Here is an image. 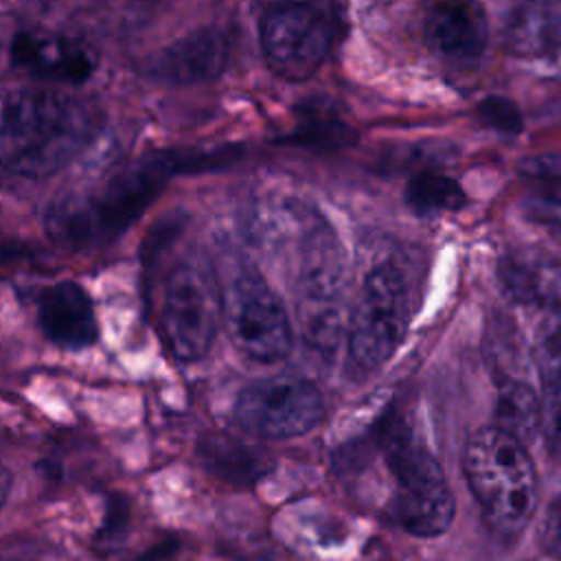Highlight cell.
<instances>
[{
  "label": "cell",
  "mask_w": 561,
  "mask_h": 561,
  "mask_svg": "<svg viewBox=\"0 0 561 561\" xmlns=\"http://www.w3.org/2000/svg\"><path fill=\"white\" fill-rule=\"evenodd\" d=\"M541 546L543 550L561 561V495L548 506V513L541 524Z\"/></svg>",
  "instance_id": "d4e9b609"
},
{
  "label": "cell",
  "mask_w": 561,
  "mask_h": 561,
  "mask_svg": "<svg viewBox=\"0 0 561 561\" xmlns=\"http://www.w3.org/2000/svg\"><path fill=\"white\" fill-rule=\"evenodd\" d=\"M15 256H18V254H15L13 250H7V248L0 245V263H7L9 259H15Z\"/></svg>",
  "instance_id": "83f0119b"
},
{
  "label": "cell",
  "mask_w": 561,
  "mask_h": 561,
  "mask_svg": "<svg viewBox=\"0 0 561 561\" xmlns=\"http://www.w3.org/2000/svg\"><path fill=\"white\" fill-rule=\"evenodd\" d=\"M344 265L335 234L316 221L302 239L300 252V320L305 337L327 348L335 342L342 320Z\"/></svg>",
  "instance_id": "9c48e42d"
},
{
  "label": "cell",
  "mask_w": 561,
  "mask_h": 561,
  "mask_svg": "<svg viewBox=\"0 0 561 561\" xmlns=\"http://www.w3.org/2000/svg\"><path fill=\"white\" fill-rule=\"evenodd\" d=\"M427 44L451 61L478 59L489 39V22L478 0H436L425 18Z\"/></svg>",
  "instance_id": "4fadbf2b"
},
{
  "label": "cell",
  "mask_w": 561,
  "mask_h": 561,
  "mask_svg": "<svg viewBox=\"0 0 561 561\" xmlns=\"http://www.w3.org/2000/svg\"><path fill=\"white\" fill-rule=\"evenodd\" d=\"M324 416L316 386L296 377H270L241 390L234 403L237 423L259 438H294L313 430Z\"/></svg>",
  "instance_id": "30bf717a"
},
{
  "label": "cell",
  "mask_w": 561,
  "mask_h": 561,
  "mask_svg": "<svg viewBox=\"0 0 561 561\" xmlns=\"http://www.w3.org/2000/svg\"><path fill=\"white\" fill-rule=\"evenodd\" d=\"M9 486H11V476H9V471H7V469L0 465V508H2L4 500H7Z\"/></svg>",
  "instance_id": "4316f807"
},
{
  "label": "cell",
  "mask_w": 561,
  "mask_h": 561,
  "mask_svg": "<svg viewBox=\"0 0 561 561\" xmlns=\"http://www.w3.org/2000/svg\"><path fill=\"white\" fill-rule=\"evenodd\" d=\"M221 324V294L210 272L197 263L175 265L162 291L160 327L180 362L202 359Z\"/></svg>",
  "instance_id": "8992f818"
},
{
  "label": "cell",
  "mask_w": 561,
  "mask_h": 561,
  "mask_svg": "<svg viewBox=\"0 0 561 561\" xmlns=\"http://www.w3.org/2000/svg\"><path fill=\"white\" fill-rule=\"evenodd\" d=\"M517 171L533 180L561 182V153H539L526 156L517 162Z\"/></svg>",
  "instance_id": "cb8c5ba5"
},
{
  "label": "cell",
  "mask_w": 561,
  "mask_h": 561,
  "mask_svg": "<svg viewBox=\"0 0 561 561\" xmlns=\"http://www.w3.org/2000/svg\"><path fill=\"white\" fill-rule=\"evenodd\" d=\"M305 145H327L340 142L344 138V127L327 110L309 112L300 123V134Z\"/></svg>",
  "instance_id": "603a6c76"
},
{
  "label": "cell",
  "mask_w": 561,
  "mask_h": 561,
  "mask_svg": "<svg viewBox=\"0 0 561 561\" xmlns=\"http://www.w3.org/2000/svg\"><path fill=\"white\" fill-rule=\"evenodd\" d=\"M478 114L484 121V125H489L495 131L502 134H519L522 131V114L519 107L500 94H491L486 99L480 101L478 105Z\"/></svg>",
  "instance_id": "44dd1931"
},
{
  "label": "cell",
  "mask_w": 561,
  "mask_h": 561,
  "mask_svg": "<svg viewBox=\"0 0 561 561\" xmlns=\"http://www.w3.org/2000/svg\"><path fill=\"white\" fill-rule=\"evenodd\" d=\"M408 204L419 213H443L458 210L465 204L460 184L447 175L421 173L410 180L405 191Z\"/></svg>",
  "instance_id": "d6986e66"
},
{
  "label": "cell",
  "mask_w": 561,
  "mask_h": 561,
  "mask_svg": "<svg viewBox=\"0 0 561 561\" xmlns=\"http://www.w3.org/2000/svg\"><path fill=\"white\" fill-rule=\"evenodd\" d=\"M127 519V511H125V502H110L107 508V519H105V537H112L114 530L121 528V524Z\"/></svg>",
  "instance_id": "484cf974"
},
{
  "label": "cell",
  "mask_w": 561,
  "mask_h": 561,
  "mask_svg": "<svg viewBox=\"0 0 561 561\" xmlns=\"http://www.w3.org/2000/svg\"><path fill=\"white\" fill-rule=\"evenodd\" d=\"M539 405L541 401L526 381L519 377H506L497 390L495 427L524 443L539 430Z\"/></svg>",
  "instance_id": "ac0fdd59"
},
{
  "label": "cell",
  "mask_w": 561,
  "mask_h": 561,
  "mask_svg": "<svg viewBox=\"0 0 561 561\" xmlns=\"http://www.w3.org/2000/svg\"><path fill=\"white\" fill-rule=\"evenodd\" d=\"M259 37L274 75L305 81L324 64L333 42V24L324 7L313 0H280L263 13Z\"/></svg>",
  "instance_id": "52a82bcc"
},
{
  "label": "cell",
  "mask_w": 561,
  "mask_h": 561,
  "mask_svg": "<svg viewBox=\"0 0 561 561\" xmlns=\"http://www.w3.org/2000/svg\"><path fill=\"white\" fill-rule=\"evenodd\" d=\"M182 164L180 156L142 158L94 186L55 197L44 217L50 241L66 250H88L114 239L145 213Z\"/></svg>",
  "instance_id": "7a4b0ae2"
},
{
  "label": "cell",
  "mask_w": 561,
  "mask_h": 561,
  "mask_svg": "<svg viewBox=\"0 0 561 561\" xmlns=\"http://www.w3.org/2000/svg\"><path fill=\"white\" fill-rule=\"evenodd\" d=\"M506 48L552 77H561V15L541 7L517 9L504 31Z\"/></svg>",
  "instance_id": "2e32d148"
},
{
  "label": "cell",
  "mask_w": 561,
  "mask_h": 561,
  "mask_svg": "<svg viewBox=\"0 0 561 561\" xmlns=\"http://www.w3.org/2000/svg\"><path fill=\"white\" fill-rule=\"evenodd\" d=\"M394 473V519L416 537H438L454 519V495L438 460L414 438L394 432L386 443Z\"/></svg>",
  "instance_id": "5b68a950"
},
{
  "label": "cell",
  "mask_w": 561,
  "mask_h": 561,
  "mask_svg": "<svg viewBox=\"0 0 561 561\" xmlns=\"http://www.w3.org/2000/svg\"><path fill=\"white\" fill-rule=\"evenodd\" d=\"M197 456L226 482H252L270 469V460L259 449L226 434H206L197 445Z\"/></svg>",
  "instance_id": "e0dca14e"
},
{
  "label": "cell",
  "mask_w": 561,
  "mask_h": 561,
  "mask_svg": "<svg viewBox=\"0 0 561 561\" xmlns=\"http://www.w3.org/2000/svg\"><path fill=\"white\" fill-rule=\"evenodd\" d=\"M37 322L44 335L66 348H85L96 337V318L85 289L61 280L37 298Z\"/></svg>",
  "instance_id": "9a60e30c"
},
{
  "label": "cell",
  "mask_w": 561,
  "mask_h": 561,
  "mask_svg": "<svg viewBox=\"0 0 561 561\" xmlns=\"http://www.w3.org/2000/svg\"><path fill=\"white\" fill-rule=\"evenodd\" d=\"M535 331L533 359L546 383L561 381V305L541 311Z\"/></svg>",
  "instance_id": "ffe728a7"
},
{
  "label": "cell",
  "mask_w": 561,
  "mask_h": 561,
  "mask_svg": "<svg viewBox=\"0 0 561 561\" xmlns=\"http://www.w3.org/2000/svg\"><path fill=\"white\" fill-rule=\"evenodd\" d=\"M221 320L241 355L278 362L291 351V324L283 300L254 272L239 274L221 296Z\"/></svg>",
  "instance_id": "ba28073f"
},
{
  "label": "cell",
  "mask_w": 561,
  "mask_h": 561,
  "mask_svg": "<svg viewBox=\"0 0 561 561\" xmlns=\"http://www.w3.org/2000/svg\"><path fill=\"white\" fill-rule=\"evenodd\" d=\"M234 33L226 26H202L164 46L147 66L164 83L191 85L217 79L230 64Z\"/></svg>",
  "instance_id": "8fae6325"
},
{
  "label": "cell",
  "mask_w": 561,
  "mask_h": 561,
  "mask_svg": "<svg viewBox=\"0 0 561 561\" xmlns=\"http://www.w3.org/2000/svg\"><path fill=\"white\" fill-rule=\"evenodd\" d=\"M462 469L486 526L517 537L537 504V471L524 443L495 425L476 430L465 443Z\"/></svg>",
  "instance_id": "3957f363"
},
{
  "label": "cell",
  "mask_w": 561,
  "mask_h": 561,
  "mask_svg": "<svg viewBox=\"0 0 561 561\" xmlns=\"http://www.w3.org/2000/svg\"><path fill=\"white\" fill-rule=\"evenodd\" d=\"M539 430L550 451L561 460V381L546 383V394L539 405Z\"/></svg>",
  "instance_id": "7402d4cb"
},
{
  "label": "cell",
  "mask_w": 561,
  "mask_h": 561,
  "mask_svg": "<svg viewBox=\"0 0 561 561\" xmlns=\"http://www.w3.org/2000/svg\"><path fill=\"white\" fill-rule=\"evenodd\" d=\"M101 129V112L68 92L0 90V169L48 178L81 156Z\"/></svg>",
  "instance_id": "6da1fadb"
},
{
  "label": "cell",
  "mask_w": 561,
  "mask_h": 561,
  "mask_svg": "<svg viewBox=\"0 0 561 561\" xmlns=\"http://www.w3.org/2000/svg\"><path fill=\"white\" fill-rule=\"evenodd\" d=\"M497 280L506 298L522 307L552 309L561 305V261L537 248H519L497 263Z\"/></svg>",
  "instance_id": "5bb4252c"
},
{
  "label": "cell",
  "mask_w": 561,
  "mask_h": 561,
  "mask_svg": "<svg viewBox=\"0 0 561 561\" xmlns=\"http://www.w3.org/2000/svg\"><path fill=\"white\" fill-rule=\"evenodd\" d=\"M11 59L20 68L59 83H81L96 68V55L88 44L42 31L18 33L11 44Z\"/></svg>",
  "instance_id": "7c38bea8"
},
{
  "label": "cell",
  "mask_w": 561,
  "mask_h": 561,
  "mask_svg": "<svg viewBox=\"0 0 561 561\" xmlns=\"http://www.w3.org/2000/svg\"><path fill=\"white\" fill-rule=\"evenodd\" d=\"M410 320V285L394 259L377 263L362 287L348 327V364L366 377L381 368L401 344Z\"/></svg>",
  "instance_id": "277c9868"
}]
</instances>
